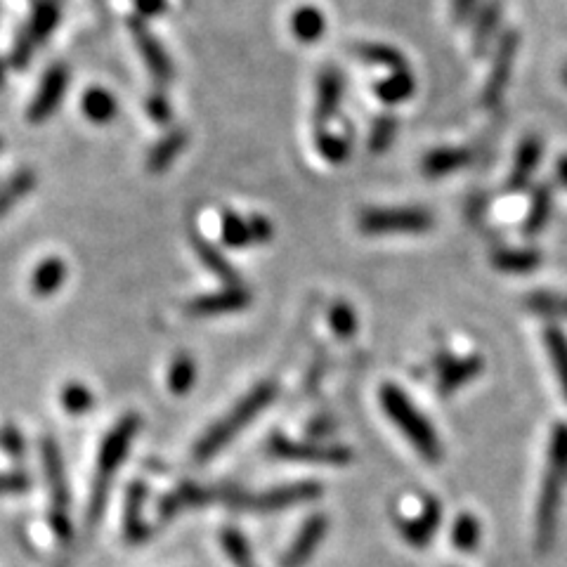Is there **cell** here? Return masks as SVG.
I'll use <instances>...</instances> for the list:
<instances>
[{
    "label": "cell",
    "mask_w": 567,
    "mask_h": 567,
    "mask_svg": "<svg viewBox=\"0 0 567 567\" xmlns=\"http://www.w3.org/2000/svg\"><path fill=\"white\" fill-rule=\"evenodd\" d=\"M140 426H142L140 414H135V412L126 414L112 430H109L107 438L102 440L100 456H97V473H95V482H93V492H90V504H88V513H86L88 527L100 523L104 506H107L109 487H112L116 471H119L123 461H126L128 449L135 442V435L140 433Z\"/></svg>",
    "instance_id": "cell-1"
},
{
    "label": "cell",
    "mask_w": 567,
    "mask_h": 567,
    "mask_svg": "<svg viewBox=\"0 0 567 567\" xmlns=\"http://www.w3.org/2000/svg\"><path fill=\"white\" fill-rule=\"evenodd\" d=\"M275 397H277L275 383H260V386L253 388L249 395L241 397V400L232 407L230 414H225L223 419L213 423V426L201 435V440L194 445V459H197L199 464L213 459L220 449L230 445V442L237 438L241 428L249 426L265 407H270Z\"/></svg>",
    "instance_id": "cell-2"
},
{
    "label": "cell",
    "mask_w": 567,
    "mask_h": 567,
    "mask_svg": "<svg viewBox=\"0 0 567 567\" xmlns=\"http://www.w3.org/2000/svg\"><path fill=\"white\" fill-rule=\"evenodd\" d=\"M378 397H381V407L383 412L388 414V419L402 430L404 438L419 449L423 459L430 461V464H440L442 445L438 433H435V428L426 421V416L414 407L407 393H404L402 388L393 386V383H386Z\"/></svg>",
    "instance_id": "cell-3"
},
{
    "label": "cell",
    "mask_w": 567,
    "mask_h": 567,
    "mask_svg": "<svg viewBox=\"0 0 567 567\" xmlns=\"http://www.w3.org/2000/svg\"><path fill=\"white\" fill-rule=\"evenodd\" d=\"M433 213L423 206H390L364 208L357 218V230L367 237H388V234H426L433 230Z\"/></svg>",
    "instance_id": "cell-4"
},
{
    "label": "cell",
    "mask_w": 567,
    "mask_h": 567,
    "mask_svg": "<svg viewBox=\"0 0 567 567\" xmlns=\"http://www.w3.org/2000/svg\"><path fill=\"white\" fill-rule=\"evenodd\" d=\"M520 52V31L508 29L497 38L494 45V55L490 64V76H487L485 86H482L480 102L482 107L497 109L501 100H504L508 83L513 78V69H516V60Z\"/></svg>",
    "instance_id": "cell-5"
},
{
    "label": "cell",
    "mask_w": 567,
    "mask_h": 567,
    "mask_svg": "<svg viewBox=\"0 0 567 567\" xmlns=\"http://www.w3.org/2000/svg\"><path fill=\"white\" fill-rule=\"evenodd\" d=\"M565 478H567V471L546 466L542 494H539V501H537V532H534V544H537L539 553L549 551L553 544V537H556Z\"/></svg>",
    "instance_id": "cell-6"
},
{
    "label": "cell",
    "mask_w": 567,
    "mask_h": 567,
    "mask_svg": "<svg viewBox=\"0 0 567 567\" xmlns=\"http://www.w3.org/2000/svg\"><path fill=\"white\" fill-rule=\"evenodd\" d=\"M322 494V487L317 482H296V485L275 487L270 492L260 494H234V497H225L234 508H244V511L256 513H272L282 511L286 506L305 504V501L317 499Z\"/></svg>",
    "instance_id": "cell-7"
},
{
    "label": "cell",
    "mask_w": 567,
    "mask_h": 567,
    "mask_svg": "<svg viewBox=\"0 0 567 567\" xmlns=\"http://www.w3.org/2000/svg\"><path fill=\"white\" fill-rule=\"evenodd\" d=\"M57 22H60V5H57V0H41L36 5L34 15H31L24 36L19 38L15 50H12V64L15 67H26V62L34 55L36 45H41L52 34Z\"/></svg>",
    "instance_id": "cell-8"
},
{
    "label": "cell",
    "mask_w": 567,
    "mask_h": 567,
    "mask_svg": "<svg viewBox=\"0 0 567 567\" xmlns=\"http://www.w3.org/2000/svg\"><path fill=\"white\" fill-rule=\"evenodd\" d=\"M270 452L277 459L289 461H308V464H334L345 466L353 461V452L348 447H322V445H303V442H291L277 435L270 440Z\"/></svg>",
    "instance_id": "cell-9"
},
{
    "label": "cell",
    "mask_w": 567,
    "mask_h": 567,
    "mask_svg": "<svg viewBox=\"0 0 567 567\" xmlns=\"http://www.w3.org/2000/svg\"><path fill=\"white\" fill-rule=\"evenodd\" d=\"M130 31H133L135 45H138L149 74L154 76L156 86H168L173 81V62L164 50V45L156 41V36L147 29V24L142 19H130Z\"/></svg>",
    "instance_id": "cell-10"
},
{
    "label": "cell",
    "mask_w": 567,
    "mask_h": 567,
    "mask_svg": "<svg viewBox=\"0 0 567 567\" xmlns=\"http://www.w3.org/2000/svg\"><path fill=\"white\" fill-rule=\"evenodd\" d=\"M41 461L45 471V482L50 490V511H67L69 506V485L67 471H64V459L55 438L43 435L41 440Z\"/></svg>",
    "instance_id": "cell-11"
},
{
    "label": "cell",
    "mask_w": 567,
    "mask_h": 567,
    "mask_svg": "<svg viewBox=\"0 0 567 567\" xmlns=\"http://www.w3.org/2000/svg\"><path fill=\"white\" fill-rule=\"evenodd\" d=\"M343 74L336 67H324L317 76L315 95V130H324L338 114L343 102Z\"/></svg>",
    "instance_id": "cell-12"
},
{
    "label": "cell",
    "mask_w": 567,
    "mask_h": 567,
    "mask_svg": "<svg viewBox=\"0 0 567 567\" xmlns=\"http://www.w3.org/2000/svg\"><path fill=\"white\" fill-rule=\"evenodd\" d=\"M251 305V293L244 286H225L223 291L206 293V296L194 298L187 303V315L192 317H213L227 315V312H239Z\"/></svg>",
    "instance_id": "cell-13"
},
{
    "label": "cell",
    "mask_w": 567,
    "mask_h": 567,
    "mask_svg": "<svg viewBox=\"0 0 567 567\" xmlns=\"http://www.w3.org/2000/svg\"><path fill=\"white\" fill-rule=\"evenodd\" d=\"M67 83H69V71L64 64H57V67L48 69V74L43 76L41 88H38L34 102H31L29 107L31 123H41L45 119H50L52 112L60 107L64 90H67Z\"/></svg>",
    "instance_id": "cell-14"
},
{
    "label": "cell",
    "mask_w": 567,
    "mask_h": 567,
    "mask_svg": "<svg viewBox=\"0 0 567 567\" xmlns=\"http://www.w3.org/2000/svg\"><path fill=\"white\" fill-rule=\"evenodd\" d=\"M544 152V142L537 135H527L520 142L516 149V156H513V166L511 173H508V189L511 192H523L532 185L534 173H537L539 161H542Z\"/></svg>",
    "instance_id": "cell-15"
},
{
    "label": "cell",
    "mask_w": 567,
    "mask_h": 567,
    "mask_svg": "<svg viewBox=\"0 0 567 567\" xmlns=\"http://www.w3.org/2000/svg\"><path fill=\"white\" fill-rule=\"evenodd\" d=\"M501 19H504V3L501 0H482V5L473 17L471 48L475 57H482L487 48L497 41Z\"/></svg>",
    "instance_id": "cell-16"
},
{
    "label": "cell",
    "mask_w": 567,
    "mask_h": 567,
    "mask_svg": "<svg viewBox=\"0 0 567 567\" xmlns=\"http://www.w3.org/2000/svg\"><path fill=\"white\" fill-rule=\"evenodd\" d=\"M327 527H329L327 516H312L305 520V525L301 527V532H298V537L293 539L291 549L286 551L282 565L284 567H303L305 563H308V560L312 558V553L317 551L319 542L324 539V534H327Z\"/></svg>",
    "instance_id": "cell-17"
},
{
    "label": "cell",
    "mask_w": 567,
    "mask_h": 567,
    "mask_svg": "<svg viewBox=\"0 0 567 567\" xmlns=\"http://www.w3.org/2000/svg\"><path fill=\"white\" fill-rule=\"evenodd\" d=\"M471 161L473 152L468 147H440L423 156L421 171L430 180H440L452 173H459L461 168H466Z\"/></svg>",
    "instance_id": "cell-18"
},
{
    "label": "cell",
    "mask_w": 567,
    "mask_h": 567,
    "mask_svg": "<svg viewBox=\"0 0 567 567\" xmlns=\"http://www.w3.org/2000/svg\"><path fill=\"white\" fill-rule=\"evenodd\" d=\"M447 362L440 364V378H438V390L442 395H452L461 386H466L468 381H473L475 376L485 369V362H482L480 355L471 357H445Z\"/></svg>",
    "instance_id": "cell-19"
},
{
    "label": "cell",
    "mask_w": 567,
    "mask_h": 567,
    "mask_svg": "<svg viewBox=\"0 0 567 567\" xmlns=\"http://www.w3.org/2000/svg\"><path fill=\"white\" fill-rule=\"evenodd\" d=\"M440 520H442L440 504L435 499H428L426 506H423L421 516L400 523V532L409 544L416 546V549H423V546H428L430 539L435 537V532H438Z\"/></svg>",
    "instance_id": "cell-20"
},
{
    "label": "cell",
    "mask_w": 567,
    "mask_h": 567,
    "mask_svg": "<svg viewBox=\"0 0 567 567\" xmlns=\"http://www.w3.org/2000/svg\"><path fill=\"white\" fill-rule=\"evenodd\" d=\"M147 487L142 482H133L128 485L126 494V511H123V534H126L128 542L140 544L149 537V527L142 520V504H145Z\"/></svg>",
    "instance_id": "cell-21"
},
{
    "label": "cell",
    "mask_w": 567,
    "mask_h": 567,
    "mask_svg": "<svg viewBox=\"0 0 567 567\" xmlns=\"http://www.w3.org/2000/svg\"><path fill=\"white\" fill-rule=\"evenodd\" d=\"M492 265L506 275H530L542 265V253L537 249H511V246H501L492 251Z\"/></svg>",
    "instance_id": "cell-22"
},
{
    "label": "cell",
    "mask_w": 567,
    "mask_h": 567,
    "mask_svg": "<svg viewBox=\"0 0 567 567\" xmlns=\"http://www.w3.org/2000/svg\"><path fill=\"white\" fill-rule=\"evenodd\" d=\"M553 215V187L551 185H537L532 189L530 208H527L523 234L525 237H539L546 230Z\"/></svg>",
    "instance_id": "cell-23"
},
{
    "label": "cell",
    "mask_w": 567,
    "mask_h": 567,
    "mask_svg": "<svg viewBox=\"0 0 567 567\" xmlns=\"http://www.w3.org/2000/svg\"><path fill=\"white\" fill-rule=\"evenodd\" d=\"M64 279H67V265H64V260L57 256L43 258L41 263L36 265V270L31 272V293L38 298H48L62 289Z\"/></svg>",
    "instance_id": "cell-24"
},
{
    "label": "cell",
    "mask_w": 567,
    "mask_h": 567,
    "mask_svg": "<svg viewBox=\"0 0 567 567\" xmlns=\"http://www.w3.org/2000/svg\"><path fill=\"white\" fill-rule=\"evenodd\" d=\"M327 31V17L315 5H303V8L293 10L291 15V34L296 36L298 43H317Z\"/></svg>",
    "instance_id": "cell-25"
},
{
    "label": "cell",
    "mask_w": 567,
    "mask_h": 567,
    "mask_svg": "<svg viewBox=\"0 0 567 567\" xmlns=\"http://www.w3.org/2000/svg\"><path fill=\"white\" fill-rule=\"evenodd\" d=\"M187 133L185 130L175 128L171 133L164 135L156 145L152 147V152L147 156V171L149 173H164L168 166L175 164V159L182 154V149L187 147Z\"/></svg>",
    "instance_id": "cell-26"
},
{
    "label": "cell",
    "mask_w": 567,
    "mask_h": 567,
    "mask_svg": "<svg viewBox=\"0 0 567 567\" xmlns=\"http://www.w3.org/2000/svg\"><path fill=\"white\" fill-rule=\"evenodd\" d=\"M414 90H416V78L412 76V71L409 69L393 71V74L383 78V81H378L374 86V93L378 100H381L383 104H390V107L407 102L409 97L414 95Z\"/></svg>",
    "instance_id": "cell-27"
},
{
    "label": "cell",
    "mask_w": 567,
    "mask_h": 567,
    "mask_svg": "<svg viewBox=\"0 0 567 567\" xmlns=\"http://www.w3.org/2000/svg\"><path fill=\"white\" fill-rule=\"evenodd\" d=\"M355 52L362 62L376 64V67H383V69H390V74H393V71L409 69V64H407V60H404V55L397 48H393V45L362 43V45H357Z\"/></svg>",
    "instance_id": "cell-28"
},
{
    "label": "cell",
    "mask_w": 567,
    "mask_h": 567,
    "mask_svg": "<svg viewBox=\"0 0 567 567\" xmlns=\"http://www.w3.org/2000/svg\"><path fill=\"white\" fill-rule=\"evenodd\" d=\"M194 251H197V256L201 258V263H204L208 270L213 272L215 277H220L227 286H239V275L237 270L230 265V260H227L223 253H220L211 241L201 239V237H194Z\"/></svg>",
    "instance_id": "cell-29"
},
{
    "label": "cell",
    "mask_w": 567,
    "mask_h": 567,
    "mask_svg": "<svg viewBox=\"0 0 567 567\" xmlns=\"http://www.w3.org/2000/svg\"><path fill=\"white\" fill-rule=\"evenodd\" d=\"M213 497H215L213 490H204V487L197 485H185L180 487V490H175L173 494H168V497L161 501L159 511L164 518H173L175 513L185 511V508L206 504V501H211Z\"/></svg>",
    "instance_id": "cell-30"
},
{
    "label": "cell",
    "mask_w": 567,
    "mask_h": 567,
    "mask_svg": "<svg viewBox=\"0 0 567 567\" xmlns=\"http://www.w3.org/2000/svg\"><path fill=\"white\" fill-rule=\"evenodd\" d=\"M197 383V364L185 353H180L168 367V378H166V386L175 397L187 395L189 390L194 388Z\"/></svg>",
    "instance_id": "cell-31"
},
{
    "label": "cell",
    "mask_w": 567,
    "mask_h": 567,
    "mask_svg": "<svg viewBox=\"0 0 567 567\" xmlns=\"http://www.w3.org/2000/svg\"><path fill=\"white\" fill-rule=\"evenodd\" d=\"M220 239L230 249H244V246L253 244L249 218H241L234 211H225L220 215Z\"/></svg>",
    "instance_id": "cell-32"
},
{
    "label": "cell",
    "mask_w": 567,
    "mask_h": 567,
    "mask_svg": "<svg viewBox=\"0 0 567 567\" xmlns=\"http://www.w3.org/2000/svg\"><path fill=\"white\" fill-rule=\"evenodd\" d=\"M83 114H86L88 121L93 123H109L116 116V100L109 90L104 88H90L86 95H83Z\"/></svg>",
    "instance_id": "cell-33"
},
{
    "label": "cell",
    "mask_w": 567,
    "mask_h": 567,
    "mask_svg": "<svg viewBox=\"0 0 567 567\" xmlns=\"http://www.w3.org/2000/svg\"><path fill=\"white\" fill-rule=\"evenodd\" d=\"M525 308L534 312V315L567 319V296L556 291H534L525 298Z\"/></svg>",
    "instance_id": "cell-34"
},
{
    "label": "cell",
    "mask_w": 567,
    "mask_h": 567,
    "mask_svg": "<svg viewBox=\"0 0 567 567\" xmlns=\"http://www.w3.org/2000/svg\"><path fill=\"white\" fill-rule=\"evenodd\" d=\"M544 345L549 350V357L556 369L558 383L563 388L565 400H567V336L558 327H546L544 329Z\"/></svg>",
    "instance_id": "cell-35"
},
{
    "label": "cell",
    "mask_w": 567,
    "mask_h": 567,
    "mask_svg": "<svg viewBox=\"0 0 567 567\" xmlns=\"http://www.w3.org/2000/svg\"><path fill=\"white\" fill-rule=\"evenodd\" d=\"M60 402H62L64 412H67L69 416H74V419H76V416L88 414L90 409H93L95 395H93V390L86 386V383L71 381V383H67V386L62 388Z\"/></svg>",
    "instance_id": "cell-36"
},
{
    "label": "cell",
    "mask_w": 567,
    "mask_h": 567,
    "mask_svg": "<svg viewBox=\"0 0 567 567\" xmlns=\"http://www.w3.org/2000/svg\"><path fill=\"white\" fill-rule=\"evenodd\" d=\"M315 147L319 156L329 164H345L350 156V142L343 135L329 133L327 128L315 130Z\"/></svg>",
    "instance_id": "cell-37"
},
{
    "label": "cell",
    "mask_w": 567,
    "mask_h": 567,
    "mask_svg": "<svg viewBox=\"0 0 567 567\" xmlns=\"http://www.w3.org/2000/svg\"><path fill=\"white\" fill-rule=\"evenodd\" d=\"M480 537H482L480 520L471 516V513H461L452 527V544L461 553H473L475 549H478Z\"/></svg>",
    "instance_id": "cell-38"
},
{
    "label": "cell",
    "mask_w": 567,
    "mask_h": 567,
    "mask_svg": "<svg viewBox=\"0 0 567 567\" xmlns=\"http://www.w3.org/2000/svg\"><path fill=\"white\" fill-rule=\"evenodd\" d=\"M34 185H36V175L31 171H26V168L12 175L8 185L0 189V215H5L12 206L17 204V201H22L26 194L34 189Z\"/></svg>",
    "instance_id": "cell-39"
},
{
    "label": "cell",
    "mask_w": 567,
    "mask_h": 567,
    "mask_svg": "<svg viewBox=\"0 0 567 567\" xmlns=\"http://www.w3.org/2000/svg\"><path fill=\"white\" fill-rule=\"evenodd\" d=\"M397 130H400V121H397V116L393 114L378 116L369 133V152L371 154L388 152L390 145H393L397 138Z\"/></svg>",
    "instance_id": "cell-40"
},
{
    "label": "cell",
    "mask_w": 567,
    "mask_h": 567,
    "mask_svg": "<svg viewBox=\"0 0 567 567\" xmlns=\"http://www.w3.org/2000/svg\"><path fill=\"white\" fill-rule=\"evenodd\" d=\"M223 549L237 567H253L249 542H246V537L241 532L225 530L223 532Z\"/></svg>",
    "instance_id": "cell-41"
},
{
    "label": "cell",
    "mask_w": 567,
    "mask_h": 567,
    "mask_svg": "<svg viewBox=\"0 0 567 567\" xmlns=\"http://www.w3.org/2000/svg\"><path fill=\"white\" fill-rule=\"evenodd\" d=\"M329 324H331V329H334L336 336H341V338L355 336V331H357L355 310L350 308V305L345 301L336 303L334 308L329 310Z\"/></svg>",
    "instance_id": "cell-42"
},
{
    "label": "cell",
    "mask_w": 567,
    "mask_h": 567,
    "mask_svg": "<svg viewBox=\"0 0 567 567\" xmlns=\"http://www.w3.org/2000/svg\"><path fill=\"white\" fill-rule=\"evenodd\" d=\"M549 466L567 471V423H556L549 445Z\"/></svg>",
    "instance_id": "cell-43"
},
{
    "label": "cell",
    "mask_w": 567,
    "mask_h": 567,
    "mask_svg": "<svg viewBox=\"0 0 567 567\" xmlns=\"http://www.w3.org/2000/svg\"><path fill=\"white\" fill-rule=\"evenodd\" d=\"M0 449H3L10 459H22L26 452L22 430H19L17 426H12V423L0 428Z\"/></svg>",
    "instance_id": "cell-44"
},
{
    "label": "cell",
    "mask_w": 567,
    "mask_h": 567,
    "mask_svg": "<svg viewBox=\"0 0 567 567\" xmlns=\"http://www.w3.org/2000/svg\"><path fill=\"white\" fill-rule=\"evenodd\" d=\"M147 114L149 119H154L156 123H168L173 119V107L171 100L164 93H156L147 100Z\"/></svg>",
    "instance_id": "cell-45"
},
{
    "label": "cell",
    "mask_w": 567,
    "mask_h": 567,
    "mask_svg": "<svg viewBox=\"0 0 567 567\" xmlns=\"http://www.w3.org/2000/svg\"><path fill=\"white\" fill-rule=\"evenodd\" d=\"M31 480L24 473H0V497H15L29 490Z\"/></svg>",
    "instance_id": "cell-46"
},
{
    "label": "cell",
    "mask_w": 567,
    "mask_h": 567,
    "mask_svg": "<svg viewBox=\"0 0 567 567\" xmlns=\"http://www.w3.org/2000/svg\"><path fill=\"white\" fill-rule=\"evenodd\" d=\"M478 8H480V0H452V24L464 26L468 22H473Z\"/></svg>",
    "instance_id": "cell-47"
},
{
    "label": "cell",
    "mask_w": 567,
    "mask_h": 567,
    "mask_svg": "<svg viewBox=\"0 0 567 567\" xmlns=\"http://www.w3.org/2000/svg\"><path fill=\"white\" fill-rule=\"evenodd\" d=\"M249 225H251V234H253V244H265V241H270L275 237V227H272L270 220L265 218V215H251L249 218Z\"/></svg>",
    "instance_id": "cell-48"
},
{
    "label": "cell",
    "mask_w": 567,
    "mask_h": 567,
    "mask_svg": "<svg viewBox=\"0 0 567 567\" xmlns=\"http://www.w3.org/2000/svg\"><path fill=\"white\" fill-rule=\"evenodd\" d=\"M50 527L60 542H69L74 537V527H71L67 511H50Z\"/></svg>",
    "instance_id": "cell-49"
},
{
    "label": "cell",
    "mask_w": 567,
    "mask_h": 567,
    "mask_svg": "<svg viewBox=\"0 0 567 567\" xmlns=\"http://www.w3.org/2000/svg\"><path fill=\"white\" fill-rule=\"evenodd\" d=\"M138 15L145 19H152L166 10V0H135Z\"/></svg>",
    "instance_id": "cell-50"
},
{
    "label": "cell",
    "mask_w": 567,
    "mask_h": 567,
    "mask_svg": "<svg viewBox=\"0 0 567 567\" xmlns=\"http://www.w3.org/2000/svg\"><path fill=\"white\" fill-rule=\"evenodd\" d=\"M556 175H558V180L563 182V185L567 187V154H565V156H560V159H558V164H556Z\"/></svg>",
    "instance_id": "cell-51"
},
{
    "label": "cell",
    "mask_w": 567,
    "mask_h": 567,
    "mask_svg": "<svg viewBox=\"0 0 567 567\" xmlns=\"http://www.w3.org/2000/svg\"><path fill=\"white\" fill-rule=\"evenodd\" d=\"M563 83H565V86H567V67L563 69Z\"/></svg>",
    "instance_id": "cell-52"
}]
</instances>
